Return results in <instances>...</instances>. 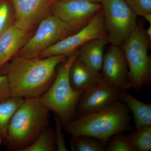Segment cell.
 I'll use <instances>...</instances> for the list:
<instances>
[{
  "instance_id": "7c38bea8",
  "label": "cell",
  "mask_w": 151,
  "mask_h": 151,
  "mask_svg": "<svg viewBox=\"0 0 151 151\" xmlns=\"http://www.w3.org/2000/svg\"><path fill=\"white\" fill-rule=\"evenodd\" d=\"M14 10V24L28 32L49 11L53 0H10Z\"/></svg>"
},
{
  "instance_id": "9a60e30c",
  "label": "cell",
  "mask_w": 151,
  "mask_h": 151,
  "mask_svg": "<svg viewBox=\"0 0 151 151\" xmlns=\"http://www.w3.org/2000/svg\"><path fill=\"white\" fill-rule=\"evenodd\" d=\"M69 76L73 89L82 92L103 78L101 73L90 69L76 58L70 68Z\"/></svg>"
},
{
  "instance_id": "6da1fadb",
  "label": "cell",
  "mask_w": 151,
  "mask_h": 151,
  "mask_svg": "<svg viewBox=\"0 0 151 151\" xmlns=\"http://www.w3.org/2000/svg\"><path fill=\"white\" fill-rule=\"evenodd\" d=\"M66 57L27 58L16 56L4 66L0 74L7 76L12 97L39 98L51 86L56 68L65 61Z\"/></svg>"
},
{
  "instance_id": "d4e9b609",
  "label": "cell",
  "mask_w": 151,
  "mask_h": 151,
  "mask_svg": "<svg viewBox=\"0 0 151 151\" xmlns=\"http://www.w3.org/2000/svg\"><path fill=\"white\" fill-rule=\"evenodd\" d=\"M12 97L7 76L0 74V102Z\"/></svg>"
},
{
  "instance_id": "52a82bcc",
  "label": "cell",
  "mask_w": 151,
  "mask_h": 151,
  "mask_svg": "<svg viewBox=\"0 0 151 151\" xmlns=\"http://www.w3.org/2000/svg\"><path fill=\"white\" fill-rule=\"evenodd\" d=\"M76 30H78L71 27L52 13L42 19L34 35L26 42L16 56L37 57L44 50Z\"/></svg>"
},
{
  "instance_id": "277c9868",
  "label": "cell",
  "mask_w": 151,
  "mask_h": 151,
  "mask_svg": "<svg viewBox=\"0 0 151 151\" xmlns=\"http://www.w3.org/2000/svg\"><path fill=\"white\" fill-rule=\"evenodd\" d=\"M78 53V50L60 64L51 86L39 97L41 103L54 112L64 126L73 120L83 92L73 89L69 76L70 68Z\"/></svg>"
},
{
  "instance_id": "8fae6325",
  "label": "cell",
  "mask_w": 151,
  "mask_h": 151,
  "mask_svg": "<svg viewBox=\"0 0 151 151\" xmlns=\"http://www.w3.org/2000/svg\"><path fill=\"white\" fill-rule=\"evenodd\" d=\"M103 80L120 90L132 89L126 58L120 47L111 45L104 54L101 68Z\"/></svg>"
},
{
  "instance_id": "4316f807",
  "label": "cell",
  "mask_w": 151,
  "mask_h": 151,
  "mask_svg": "<svg viewBox=\"0 0 151 151\" xmlns=\"http://www.w3.org/2000/svg\"><path fill=\"white\" fill-rule=\"evenodd\" d=\"M143 17L149 23V24H151V13L146 14Z\"/></svg>"
},
{
  "instance_id": "9c48e42d",
  "label": "cell",
  "mask_w": 151,
  "mask_h": 151,
  "mask_svg": "<svg viewBox=\"0 0 151 151\" xmlns=\"http://www.w3.org/2000/svg\"><path fill=\"white\" fill-rule=\"evenodd\" d=\"M102 9L101 3L91 0H63L53 1L50 11L71 27L79 30Z\"/></svg>"
},
{
  "instance_id": "5b68a950",
  "label": "cell",
  "mask_w": 151,
  "mask_h": 151,
  "mask_svg": "<svg viewBox=\"0 0 151 151\" xmlns=\"http://www.w3.org/2000/svg\"><path fill=\"white\" fill-rule=\"evenodd\" d=\"M151 42L146 35L143 25L137 23L130 37L120 47L128 64L132 89L137 92L150 84L151 59L148 50Z\"/></svg>"
},
{
  "instance_id": "3957f363",
  "label": "cell",
  "mask_w": 151,
  "mask_h": 151,
  "mask_svg": "<svg viewBox=\"0 0 151 151\" xmlns=\"http://www.w3.org/2000/svg\"><path fill=\"white\" fill-rule=\"evenodd\" d=\"M50 110L39 98L24 99L11 119L6 139L10 148L22 151L49 126Z\"/></svg>"
},
{
  "instance_id": "d6986e66",
  "label": "cell",
  "mask_w": 151,
  "mask_h": 151,
  "mask_svg": "<svg viewBox=\"0 0 151 151\" xmlns=\"http://www.w3.org/2000/svg\"><path fill=\"white\" fill-rule=\"evenodd\" d=\"M57 151L55 130L47 127L30 145L22 151Z\"/></svg>"
},
{
  "instance_id": "7402d4cb",
  "label": "cell",
  "mask_w": 151,
  "mask_h": 151,
  "mask_svg": "<svg viewBox=\"0 0 151 151\" xmlns=\"http://www.w3.org/2000/svg\"><path fill=\"white\" fill-rule=\"evenodd\" d=\"M123 132L118 133L111 137L108 145L105 149L106 151H136L131 143L128 135Z\"/></svg>"
},
{
  "instance_id": "5bb4252c",
  "label": "cell",
  "mask_w": 151,
  "mask_h": 151,
  "mask_svg": "<svg viewBox=\"0 0 151 151\" xmlns=\"http://www.w3.org/2000/svg\"><path fill=\"white\" fill-rule=\"evenodd\" d=\"M108 39L97 38L89 41L81 47L76 59L97 72H100Z\"/></svg>"
},
{
  "instance_id": "ac0fdd59",
  "label": "cell",
  "mask_w": 151,
  "mask_h": 151,
  "mask_svg": "<svg viewBox=\"0 0 151 151\" xmlns=\"http://www.w3.org/2000/svg\"><path fill=\"white\" fill-rule=\"evenodd\" d=\"M71 149L76 151H105L107 142L87 136L71 137Z\"/></svg>"
},
{
  "instance_id": "2e32d148",
  "label": "cell",
  "mask_w": 151,
  "mask_h": 151,
  "mask_svg": "<svg viewBox=\"0 0 151 151\" xmlns=\"http://www.w3.org/2000/svg\"><path fill=\"white\" fill-rule=\"evenodd\" d=\"M120 100L132 113L136 129L151 126V104H146L135 98L126 90H120Z\"/></svg>"
},
{
  "instance_id": "4fadbf2b",
  "label": "cell",
  "mask_w": 151,
  "mask_h": 151,
  "mask_svg": "<svg viewBox=\"0 0 151 151\" xmlns=\"http://www.w3.org/2000/svg\"><path fill=\"white\" fill-rule=\"evenodd\" d=\"M28 31L13 24L0 35V72L26 42Z\"/></svg>"
},
{
  "instance_id": "f1b7e54d",
  "label": "cell",
  "mask_w": 151,
  "mask_h": 151,
  "mask_svg": "<svg viewBox=\"0 0 151 151\" xmlns=\"http://www.w3.org/2000/svg\"><path fill=\"white\" fill-rule=\"evenodd\" d=\"M2 143V139L1 138H0V146L1 145V144Z\"/></svg>"
},
{
  "instance_id": "30bf717a",
  "label": "cell",
  "mask_w": 151,
  "mask_h": 151,
  "mask_svg": "<svg viewBox=\"0 0 151 151\" xmlns=\"http://www.w3.org/2000/svg\"><path fill=\"white\" fill-rule=\"evenodd\" d=\"M120 92L102 78L83 92L76 110L80 115L102 111L120 101Z\"/></svg>"
},
{
  "instance_id": "f546056e",
  "label": "cell",
  "mask_w": 151,
  "mask_h": 151,
  "mask_svg": "<svg viewBox=\"0 0 151 151\" xmlns=\"http://www.w3.org/2000/svg\"><path fill=\"white\" fill-rule=\"evenodd\" d=\"M63 1V0H53V1Z\"/></svg>"
},
{
  "instance_id": "e0dca14e",
  "label": "cell",
  "mask_w": 151,
  "mask_h": 151,
  "mask_svg": "<svg viewBox=\"0 0 151 151\" xmlns=\"http://www.w3.org/2000/svg\"><path fill=\"white\" fill-rule=\"evenodd\" d=\"M24 100L22 97H11L0 102V138L2 139H6L11 119Z\"/></svg>"
},
{
  "instance_id": "cb8c5ba5",
  "label": "cell",
  "mask_w": 151,
  "mask_h": 151,
  "mask_svg": "<svg viewBox=\"0 0 151 151\" xmlns=\"http://www.w3.org/2000/svg\"><path fill=\"white\" fill-rule=\"evenodd\" d=\"M55 115V131L57 151H67L65 139L62 130V124L58 117Z\"/></svg>"
},
{
  "instance_id": "44dd1931",
  "label": "cell",
  "mask_w": 151,
  "mask_h": 151,
  "mask_svg": "<svg viewBox=\"0 0 151 151\" xmlns=\"http://www.w3.org/2000/svg\"><path fill=\"white\" fill-rule=\"evenodd\" d=\"M13 10L10 0H0V35L14 24Z\"/></svg>"
},
{
  "instance_id": "484cf974",
  "label": "cell",
  "mask_w": 151,
  "mask_h": 151,
  "mask_svg": "<svg viewBox=\"0 0 151 151\" xmlns=\"http://www.w3.org/2000/svg\"><path fill=\"white\" fill-rule=\"evenodd\" d=\"M145 32L149 40L151 42V24L147 29H145Z\"/></svg>"
},
{
  "instance_id": "ffe728a7",
  "label": "cell",
  "mask_w": 151,
  "mask_h": 151,
  "mask_svg": "<svg viewBox=\"0 0 151 151\" xmlns=\"http://www.w3.org/2000/svg\"><path fill=\"white\" fill-rule=\"evenodd\" d=\"M128 136L136 151L151 150V126L136 129Z\"/></svg>"
},
{
  "instance_id": "ba28073f",
  "label": "cell",
  "mask_w": 151,
  "mask_h": 151,
  "mask_svg": "<svg viewBox=\"0 0 151 151\" xmlns=\"http://www.w3.org/2000/svg\"><path fill=\"white\" fill-rule=\"evenodd\" d=\"M101 38L108 39L102 9L86 25L74 34L68 36L45 50L37 57L45 58L56 55L68 56L89 41Z\"/></svg>"
},
{
  "instance_id": "603a6c76",
  "label": "cell",
  "mask_w": 151,
  "mask_h": 151,
  "mask_svg": "<svg viewBox=\"0 0 151 151\" xmlns=\"http://www.w3.org/2000/svg\"><path fill=\"white\" fill-rule=\"evenodd\" d=\"M137 16L151 13V0H124Z\"/></svg>"
},
{
  "instance_id": "8992f818",
  "label": "cell",
  "mask_w": 151,
  "mask_h": 151,
  "mask_svg": "<svg viewBox=\"0 0 151 151\" xmlns=\"http://www.w3.org/2000/svg\"><path fill=\"white\" fill-rule=\"evenodd\" d=\"M108 43L121 47L134 30L137 16L124 0H102Z\"/></svg>"
},
{
  "instance_id": "83f0119b",
  "label": "cell",
  "mask_w": 151,
  "mask_h": 151,
  "mask_svg": "<svg viewBox=\"0 0 151 151\" xmlns=\"http://www.w3.org/2000/svg\"><path fill=\"white\" fill-rule=\"evenodd\" d=\"M91 1H92L95 2L100 3L102 1V0H91Z\"/></svg>"
},
{
  "instance_id": "7a4b0ae2",
  "label": "cell",
  "mask_w": 151,
  "mask_h": 151,
  "mask_svg": "<svg viewBox=\"0 0 151 151\" xmlns=\"http://www.w3.org/2000/svg\"><path fill=\"white\" fill-rule=\"evenodd\" d=\"M131 113L118 101L102 111L80 115L65 126V131L71 137L90 136L107 142L114 135L129 131Z\"/></svg>"
}]
</instances>
